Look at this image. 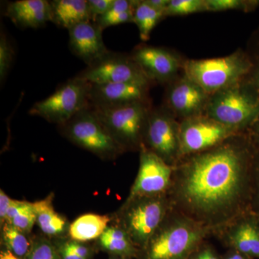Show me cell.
<instances>
[{
  "instance_id": "ba28073f",
  "label": "cell",
  "mask_w": 259,
  "mask_h": 259,
  "mask_svg": "<svg viewBox=\"0 0 259 259\" xmlns=\"http://www.w3.org/2000/svg\"><path fill=\"white\" fill-rule=\"evenodd\" d=\"M92 83L75 76L60 85L55 92L32 105L29 114L60 125L90 105Z\"/></svg>"
},
{
  "instance_id": "4316f807",
  "label": "cell",
  "mask_w": 259,
  "mask_h": 259,
  "mask_svg": "<svg viewBox=\"0 0 259 259\" xmlns=\"http://www.w3.org/2000/svg\"><path fill=\"white\" fill-rule=\"evenodd\" d=\"M207 12L205 0H170L165 17L181 16Z\"/></svg>"
},
{
  "instance_id": "2e32d148",
  "label": "cell",
  "mask_w": 259,
  "mask_h": 259,
  "mask_svg": "<svg viewBox=\"0 0 259 259\" xmlns=\"http://www.w3.org/2000/svg\"><path fill=\"white\" fill-rule=\"evenodd\" d=\"M215 236L228 249L259 259V219L252 211L238 218Z\"/></svg>"
},
{
  "instance_id": "7c38bea8",
  "label": "cell",
  "mask_w": 259,
  "mask_h": 259,
  "mask_svg": "<svg viewBox=\"0 0 259 259\" xmlns=\"http://www.w3.org/2000/svg\"><path fill=\"white\" fill-rule=\"evenodd\" d=\"M210 95L182 74L166 85L163 106L179 121L204 115Z\"/></svg>"
},
{
  "instance_id": "e0dca14e",
  "label": "cell",
  "mask_w": 259,
  "mask_h": 259,
  "mask_svg": "<svg viewBox=\"0 0 259 259\" xmlns=\"http://www.w3.org/2000/svg\"><path fill=\"white\" fill-rule=\"evenodd\" d=\"M69 49L89 66L108 51L102 38V30L93 22L77 24L69 30Z\"/></svg>"
},
{
  "instance_id": "4fadbf2b",
  "label": "cell",
  "mask_w": 259,
  "mask_h": 259,
  "mask_svg": "<svg viewBox=\"0 0 259 259\" xmlns=\"http://www.w3.org/2000/svg\"><path fill=\"white\" fill-rule=\"evenodd\" d=\"M131 56L152 82L168 84L183 72L184 59L165 48L139 44Z\"/></svg>"
},
{
  "instance_id": "1f68e13d",
  "label": "cell",
  "mask_w": 259,
  "mask_h": 259,
  "mask_svg": "<svg viewBox=\"0 0 259 259\" xmlns=\"http://www.w3.org/2000/svg\"><path fill=\"white\" fill-rule=\"evenodd\" d=\"M89 13L93 23L98 17L105 15L111 8L113 0H87Z\"/></svg>"
},
{
  "instance_id": "d6986e66",
  "label": "cell",
  "mask_w": 259,
  "mask_h": 259,
  "mask_svg": "<svg viewBox=\"0 0 259 259\" xmlns=\"http://www.w3.org/2000/svg\"><path fill=\"white\" fill-rule=\"evenodd\" d=\"M54 194L32 202L36 216V224L44 236L59 238L69 236L70 223L66 218L56 212L54 207Z\"/></svg>"
},
{
  "instance_id": "d590c367",
  "label": "cell",
  "mask_w": 259,
  "mask_h": 259,
  "mask_svg": "<svg viewBox=\"0 0 259 259\" xmlns=\"http://www.w3.org/2000/svg\"><path fill=\"white\" fill-rule=\"evenodd\" d=\"M13 199L7 195L4 191L0 190V224L1 226L6 222L7 214L12 203Z\"/></svg>"
},
{
  "instance_id": "7a4b0ae2",
  "label": "cell",
  "mask_w": 259,
  "mask_h": 259,
  "mask_svg": "<svg viewBox=\"0 0 259 259\" xmlns=\"http://www.w3.org/2000/svg\"><path fill=\"white\" fill-rule=\"evenodd\" d=\"M212 233L184 214L170 209L144 248L139 259H190Z\"/></svg>"
},
{
  "instance_id": "484cf974",
  "label": "cell",
  "mask_w": 259,
  "mask_h": 259,
  "mask_svg": "<svg viewBox=\"0 0 259 259\" xmlns=\"http://www.w3.org/2000/svg\"><path fill=\"white\" fill-rule=\"evenodd\" d=\"M245 50L249 57L251 67L243 81L259 95V27L250 35Z\"/></svg>"
},
{
  "instance_id": "603a6c76",
  "label": "cell",
  "mask_w": 259,
  "mask_h": 259,
  "mask_svg": "<svg viewBox=\"0 0 259 259\" xmlns=\"http://www.w3.org/2000/svg\"><path fill=\"white\" fill-rule=\"evenodd\" d=\"M6 222L24 233L30 234L34 225L36 223L32 202L13 199L7 214Z\"/></svg>"
},
{
  "instance_id": "836d02e7",
  "label": "cell",
  "mask_w": 259,
  "mask_h": 259,
  "mask_svg": "<svg viewBox=\"0 0 259 259\" xmlns=\"http://www.w3.org/2000/svg\"><path fill=\"white\" fill-rule=\"evenodd\" d=\"M190 259H222L212 245L204 241L191 255Z\"/></svg>"
},
{
  "instance_id": "3957f363",
  "label": "cell",
  "mask_w": 259,
  "mask_h": 259,
  "mask_svg": "<svg viewBox=\"0 0 259 259\" xmlns=\"http://www.w3.org/2000/svg\"><path fill=\"white\" fill-rule=\"evenodd\" d=\"M171 209L167 194L127 197L112 214V222L128 235L135 246L144 248Z\"/></svg>"
},
{
  "instance_id": "44dd1931",
  "label": "cell",
  "mask_w": 259,
  "mask_h": 259,
  "mask_svg": "<svg viewBox=\"0 0 259 259\" xmlns=\"http://www.w3.org/2000/svg\"><path fill=\"white\" fill-rule=\"evenodd\" d=\"M111 222V215L108 214H83L70 225L69 237L83 243L98 239Z\"/></svg>"
},
{
  "instance_id": "8d00e7d4",
  "label": "cell",
  "mask_w": 259,
  "mask_h": 259,
  "mask_svg": "<svg viewBox=\"0 0 259 259\" xmlns=\"http://www.w3.org/2000/svg\"><path fill=\"white\" fill-rule=\"evenodd\" d=\"M247 131L255 148L259 149V117Z\"/></svg>"
},
{
  "instance_id": "d4e9b609",
  "label": "cell",
  "mask_w": 259,
  "mask_h": 259,
  "mask_svg": "<svg viewBox=\"0 0 259 259\" xmlns=\"http://www.w3.org/2000/svg\"><path fill=\"white\" fill-rule=\"evenodd\" d=\"M28 236V234L10 223H5L1 226L2 241L6 249L9 250L19 258L27 256L30 251L32 241H30Z\"/></svg>"
},
{
  "instance_id": "ab89813d",
  "label": "cell",
  "mask_w": 259,
  "mask_h": 259,
  "mask_svg": "<svg viewBox=\"0 0 259 259\" xmlns=\"http://www.w3.org/2000/svg\"><path fill=\"white\" fill-rule=\"evenodd\" d=\"M0 259H21L19 257L16 256L15 254H13L11 251L9 250L5 249L2 250L1 253H0Z\"/></svg>"
},
{
  "instance_id": "5b68a950",
  "label": "cell",
  "mask_w": 259,
  "mask_h": 259,
  "mask_svg": "<svg viewBox=\"0 0 259 259\" xmlns=\"http://www.w3.org/2000/svg\"><path fill=\"white\" fill-rule=\"evenodd\" d=\"M205 115L243 132L259 117V95L242 80L210 95Z\"/></svg>"
},
{
  "instance_id": "f1b7e54d",
  "label": "cell",
  "mask_w": 259,
  "mask_h": 259,
  "mask_svg": "<svg viewBox=\"0 0 259 259\" xmlns=\"http://www.w3.org/2000/svg\"><path fill=\"white\" fill-rule=\"evenodd\" d=\"M27 259H61L55 245L47 236L35 237L32 240Z\"/></svg>"
},
{
  "instance_id": "f35d334b",
  "label": "cell",
  "mask_w": 259,
  "mask_h": 259,
  "mask_svg": "<svg viewBox=\"0 0 259 259\" xmlns=\"http://www.w3.org/2000/svg\"><path fill=\"white\" fill-rule=\"evenodd\" d=\"M222 259H253L233 249H228L222 257Z\"/></svg>"
},
{
  "instance_id": "9c48e42d",
  "label": "cell",
  "mask_w": 259,
  "mask_h": 259,
  "mask_svg": "<svg viewBox=\"0 0 259 259\" xmlns=\"http://www.w3.org/2000/svg\"><path fill=\"white\" fill-rule=\"evenodd\" d=\"M143 146L170 166L180 160V121L163 105L153 106L148 114Z\"/></svg>"
},
{
  "instance_id": "74e56055",
  "label": "cell",
  "mask_w": 259,
  "mask_h": 259,
  "mask_svg": "<svg viewBox=\"0 0 259 259\" xmlns=\"http://www.w3.org/2000/svg\"><path fill=\"white\" fill-rule=\"evenodd\" d=\"M145 1L151 8L164 13L170 0H145Z\"/></svg>"
},
{
  "instance_id": "9a60e30c",
  "label": "cell",
  "mask_w": 259,
  "mask_h": 259,
  "mask_svg": "<svg viewBox=\"0 0 259 259\" xmlns=\"http://www.w3.org/2000/svg\"><path fill=\"white\" fill-rule=\"evenodd\" d=\"M153 85L136 81L92 84L90 104L95 107H110L151 101L150 90Z\"/></svg>"
},
{
  "instance_id": "d6a6232c",
  "label": "cell",
  "mask_w": 259,
  "mask_h": 259,
  "mask_svg": "<svg viewBox=\"0 0 259 259\" xmlns=\"http://www.w3.org/2000/svg\"><path fill=\"white\" fill-rule=\"evenodd\" d=\"M251 211L259 219V149L256 148L254 167H253V195L251 200Z\"/></svg>"
},
{
  "instance_id": "f546056e",
  "label": "cell",
  "mask_w": 259,
  "mask_h": 259,
  "mask_svg": "<svg viewBox=\"0 0 259 259\" xmlns=\"http://www.w3.org/2000/svg\"><path fill=\"white\" fill-rule=\"evenodd\" d=\"M15 51L4 30L0 34V81L3 83L13 62Z\"/></svg>"
},
{
  "instance_id": "8fae6325",
  "label": "cell",
  "mask_w": 259,
  "mask_h": 259,
  "mask_svg": "<svg viewBox=\"0 0 259 259\" xmlns=\"http://www.w3.org/2000/svg\"><path fill=\"white\" fill-rule=\"evenodd\" d=\"M76 76L92 84L128 81L154 83L148 79L131 54L110 50L93 64L87 66Z\"/></svg>"
},
{
  "instance_id": "52a82bcc",
  "label": "cell",
  "mask_w": 259,
  "mask_h": 259,
  "mask_svg": "<svg viewBox=\"0 0 259 259\" xmlns=\"http://www.w3.org/2000/svg\"><path fill=\"white\" fill-rule=\"evenodd\" d=\"M61 136L76 146L105 161H113L123 154L120 147L90 105L69 121L58 125Z\"/></svg>"
},
{
  "instance_id": "cb8c5ba5",
  "label": "cell",
  "mask_w": 259,
  "mask_h": 259,
  "mask_svg": "<svg viewBox=\"0 0 259 259\" xmlns=\"http://www.w3.org/2000/svg\"><path fill=\"white\" fill-rule=\"evenodd\" d=\"M164 18L163 12L151 8L145 0H139L134 10V23L139 28L141 40H149L153 28Z\"/></svg>"
},
{
  "instance_id": "4dcf8cb0",
  "label": "cell",
  "mask_w": 259,
  "mask_h": 259,
  "mask_svg": "<svg viewBox=\"0 0 259 259\" xmlns=\"http://www.w3.org/2000/svg\"><path fill=\"white\" fill-rule=\"evenodd\" d=\"M134 11L126 12L121 14L105 13L98 17L95 20V25L103 31L105 29L119 24L134 23Z\"/></svg>"
},
{
  "instance_id": "7402d4cb",
  "label": "cell",
  "mask_w": 259,
  "mask_h": 259,
  "mask_svg": "<svg viewBox=\"0 0 259 259\" xmlns=\"http://www.w3.org/2000/svg\"><path fill=\"white\" fill-rule=\"evenodd\" d=\"M99 245L113 255L132 258L137 257L139 250L120 226L110 223L102 236L98 238Z\"/></svg>"
},
{
  "instance_id": "ac0fdd59",
  "label": "cell",
  "mask_w": 259,
  "mask_h": 259,
  "mask_svg": "<svg viewBox=\"0 0 259 259\" xmlns=\"http://www.w3.org/2000/svg\"><path fill=\"white\" fill-rule=\"evenodd\" d=\"M15 25L21 28H39L51 22L50 1L18 0L8 3L5 12Z\"/></svg>"
},
{
  "instance_id": "8992f818",
  "label": "cell",
  "mask_w": 259,
  "mask_h": 259,
  "mask_svg": "<svg viewBox=\"0 0 259 259\" xmlns=\"http://www.w3.org/2000/svg\"><path fill=\"white\" fill-rule=\"evenodd\" d=\"M90 106L124 153L140 152L144 146L145 126L152 101L110 107Z\"/></svg>"
},
{
  "instance_id": "83f0119b",
  "label": "cell",
  "mask_w": 259,
  "mask_h": 259,
  "mask_svg": "<svg viewBox=\"0 0 259 259\" xmlns=\"http://www.w3.org/2000/svg\"><path fill=\"white\" fill-rule=\"evenodd\" d=\"M207 12L239 10L249 13L259 6L258 0H205Z\"/></svg>"
},
{
  "instance_id": "ffe728a7",
  "label": "cell",
  "mask_w": 259,
  "mask_h": 259,
  "mask_svg": "<svg viewBox=\"0 0 259 259\" xmlns=\"http://www.w3.org/2000/svg\"><path fill=\"white\" fill-rule=\"evenodd\" d=\"M51 22L68 30L84 22H92L87 0H53L50 1Z\"/></svg>"
},
{
  "instance_id": "6da1fadb",
  "label": "cell",
  "mask_w": 259,
  "mask_h": 259,
  "mask_svg": "<svg viewBox=\"0 0 259 259\" xmlns=\"http://www.w3.org/2000/svg\"><path fill=\"white\" fill-rule=\"evenodd\" d=\"M256 148L248 131L185 156L173 166L167 195L171 209L212 235L251 211Z\"/></svg>"
},
{
  "instance_id": "277c9868",
  "label": "cell",
  "mask_w": 259,
  "mask_h": 259,
  "mask_svg": "<svg viewBox=\"0 0 259 259\" xmlns=\"http://www.w3.org/2000/svg\"><path fill=\"white\" fill-rule=\"evenodd\" d=\"M251 64L245 50L238 49L223 57L186 59L183 74L209 95L243 80Z\"/></svg>"
},
{
  "instance_id": "60d3db41",
  "label": "cell",
  "mask_w": 259,
  "mask_h": 259,
  "mask_svg": "<svg viewBox=\"0 0 259 259\" xmlns=\"http://www.w3.org/2000/svg\"><path fill=\"white\" fill-rule=\"evenodd\" d=\"M115 255V258H112V259H127L128 258H127V257H124V256H121V255Z\"/></svg>"
},
{
  "instance_id": "e575fe53",
  "label": "cell",
  "mask_w": 259,
  "mask_h": 259,
  "mask_svg": "<svg viewBox=\"0 0 259 259\" xmlns=\"http://www.w3.org/2000/svg\"><path fill=\"white\" fill-rule=\"evenodd\" d=\"M66 238H56V243H54L61 259H83L70 249L66 244Z\"/></svg>"
},
{
  "instance_id": "5bb4252c",
  "label": "cell",
  "mask_w": 259,
  "mask_h": 259,
  "mask_svg": "<svg viewBox=\"0 0 259 259\" xmlns=\"http://www.w3.org/2000/svg\"><path fill=\"white\" fill-rule=\"evenodd\" d=\"M139 153V171L127 197L168 193L171 185L173 166L144 146Z\"/></svg>"
},
{
  "instance_id": "30bf717a",
  "label": "cell",
  "mask_w": 259,
  "mask_h": 259,
  "mask_svg": "<svg viewBox=\"0 0 259 259\" xmlns=\"http://www.w3.org/2000/svg\"><path fill=\"white\" fill-rule=\"evenodd\" d=\"M238 133L205 114L180 120L181 158L214 147Z\"/></svg>"
}]
</instances>
